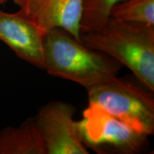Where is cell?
Here are the masks:
<instances>
[{
  "label": "cell",
  "mask_w": 154,
  "mask_h": 154,
  "mask_svg": "<svg viewBox=\"0 0 154 154\" xmlns=\"http://www.w3.org/2000/svg\"><path fill=\"white\" fill-rule=\"evenodd\" d=\"M76 126L86 149L99 154H139L149 146V136L94 105H88Z\"/></svg>",
  "instance_id": "cell-4"
},
{
  "label": "cell",
  "mask_w": 154,
  "mask_h": 154,
  "mask_svg": "<svg viewBox=\"0 0 154 154\" xmlns=\"http://www.w3.org/2000/svg\"><path fill=\"white\" fill-rule=\"evenodd\" d=\"M80 42L119 61L154 91V26L110 17L99 30L81 34Z\"/></svg>",
  "instance_id": "cell-2"
},
{
  "label": "cell",
  "mask_w": 154,
  "mask_h": 154,
  "mask_svg": "<svg viewBox=\"0 0 154 154\" xmlns=\"http://www.w3.org/2000/svg\"><path fill=\"white\" fill-rule=\"evenodd\" d=\"M124 0H82V15L80 32L99 30L110 19L115 5Z\"/></svg>",
  "instance_id": "cell-10"
},
{
  "label": "cell",
  "mask_w": 154,
  "mask_h": 154,
  "mask_svg": "<svg viewBox=\"0 0 154 154\" xmlns=\"http://www.w3.org/2000/svg\"><path fill=\"white\" fill-rule=\"evenodd\" d=\"M5 1H6V0H0V6L2 5V4L5 2Z\"/></svg>",
  "instance_id": "cell-11"
},
{
  "label": "cell",
  "mask_w": 154,
  "mask_h": 154,
  "mask_svg": "<svg viewBox=\"0 0 154 154\" xmlns=\"http://www.w3.org/2000/svg\"><path fill=\"white\" fill-rule=\"evenodd\" d=\"M44 34L21 14L0 9V40L22 60L44 69Z\"/></svg>",
  "instance_id": "cell-7"
},
{
  "label": "cell",
  "mask_w": 154,
  "mask_h": 154,
  "mask_svg": "<svg viewBox=\"0 0 154 154\" xmlns=\"http://www.w3.org/2000/svg\"><path fill=\"white\" fill-rule=\"evenodd\" d=\"M88 105H94L138 131L154 134L153 91L143 84L118 76L88 90Z\"/></svg>",
  "instance_id": "cell-3"
},
{
  "label": "cell",
  "mask_w": 154,
  "mask_h": 154,
  "mask_svg": "<svg viewBox=\"0 0 154 154\" xmlns=\"http://www.w3.org/2000/svg\"><path fill=\"white\" fill-rule=\"evenodd\" d=\"M74 105L51 101L38 109L34 121L47 154H88L81 140L74 115Z\"/></svg>",
  "instance_id": "cell-5"
},
{
  "label": "cell",
  "mask_w": 154,
  "mask_h": 154,
  "mask_svg": "<svg viewBox=\"0 0 154 154\" xmlns=\"http://www.w3.org/2000/svg\"><path fill=\"white\" fill-rule=\"evenodd\" d=\"M0 154H47L34 116L0 131Z\"/></svg>",
  "instance_id": "cell-8"
},
{
  "label": "cell",
  "mask_w": 154,
  "mask_h": 154,
  "mask_svg": "<svg viewBox=\"0 0 154 154\" xmlns=\"http://www.w3.org/2000/svg\"><path fill=\"white\" fill-rule=\"evenodd\" d=\"M19 11L44 34L56 28L67 31L80 42L82 0H10Z\"/></svg>",
  "instance_id": "cell-6"
},
{
  "label": "cell",
  "mask_w": 154,
  "mask_h": 154,
  "mask_svg": "<svg viewBox=\"0 0 154 154\" xmlns=\"http://www.w3.org/2000/svg\"><path fill=\"white\" fill-rule=\"evenodd\" d=\"M110 17L154 26V0H124L113 7Z\"/></svg>",
  "instance_id": "cell-9"
},
{
  "label": "cell",
  "mask_w": 154,
  "mask_h": 154,
  "mask_svg": "<svg viewBox=\"0 0 154 154\" xmlns=\"http://www.w3.org/2000/svg\"><path fill=\"white\" fill-rule=\"evenodd\" d=\"M122 66L63 29H54L44 36V70L52 76L76 83L86 91L118 76Z\"/></svg>",
  "instance_id": "cell-1"
}]
</instances>
